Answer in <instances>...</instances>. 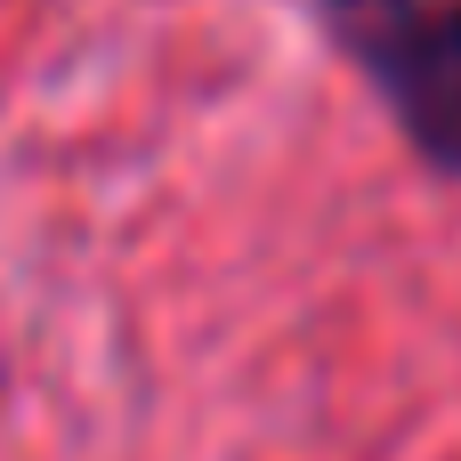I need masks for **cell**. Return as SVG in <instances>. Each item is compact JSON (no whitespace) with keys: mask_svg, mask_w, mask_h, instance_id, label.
<instances>
[{"mask_svg":"<svg viewBox=\"0 0 461 461\" xmlns=\"http://www.w3.org/2000/svg\"><path fill=\"white\" fill-rule=\"evenodd\" d=\"M308 16L413 162L461 186V0H308Z\"/></svg>","mask_w":461,"mask_h":461,"instance_id":"cell-1","label":"cell"}]
</instances>
